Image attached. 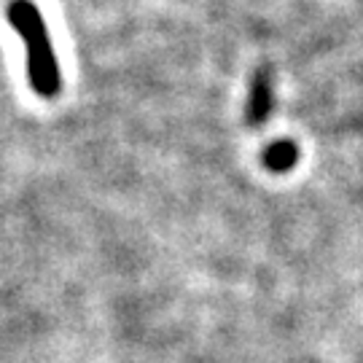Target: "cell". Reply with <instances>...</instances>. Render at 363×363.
<instances>
[{"instance_id": "6da1fadb", "label": "cell", "mask_w": 363, "mask_h": 363, "mask_svg": "<svg viewBox=\"0 0 363 363\" xmlns=\"http://www.w3.org/2000/svg\"><path fill=\"white\" fill-rule=\"evenodd\" d=\"M9 22L16 30V35L25 40L27 46V81L35 89V94L52 100L60 94L62 78H60V65L52 46V35L43 13L33 0H11L9 3Z\"/></svg>"}, {"instance_id": "7a4b0ae2", "label": "cell", "mask_w": 363, "mask_h": 363, "mask_svg": "<svg viewBox=\"0 0 363 363\" xmlns=\"http://www.w3.org/2000/svg\"><path fill=\"white\" fill-rule=\"evenodd\" d=\"M272 103H274L272 70L267 65H261L256 70L253 81H250V94H247V105H245L247 127H261L269 118V113H272Z\"/></svg>"}, {"instance_id": "3957f363", "label": "cell", "mask_w": 363, "mask_h": 363, "mask_svg": "<svg viewBox=\"0 0 363 363\" xmlns=\"http://www.w3.org/2000/svg\"><path fill=\"white\" fill-rule=\"evenodd\" d=\"M296 162H298V148L291 140L272 143L264 151V164H267V169H272V172H288Z\"/></svg>"}]
</instances>
